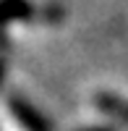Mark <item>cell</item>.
<instances>
[{"instance_id": "6da1fadb", "label": "cell", "mask_w": 128, "mask_h": 131, "mask_svg": "<svg viewBox=\"0 0 128 131\" xmlns=\"http://www.w3.org/2000/svg\"><path fill=\"white\" fill-rule=\"evenodd\" d=\"M8 113L13 115V121L21 126V131H52L47 118L29 100H24V97H18V94L8 97Z\"/></svg>"}, {"instance_id": "7a4b0ae2", "label": "cell", "mask_w": 128, "mask_h": 131, "mask_svg": "<svg viewBox=\"0 0 128 131\" xmlns=\"http://www.w3.org/2000/svg\"><path fill=\"white\" fill-rule=\"evenodd\" d=\"M34 16V5L29 0H3V24L10 26L16 21H29Z\"/></svg>"}, {"instance_id": "3957f363", "label": "cell", "mask_w": 128, "mask_h": 131, "mask_svg": "<svg viewBox=\"0 0 128 131\" xmlns=\"http://www.w3.org/2000/svg\"><path fill=\"white\" fill-rule=\"evenodd\" d=\"M94 102H97V107H99L102 113L115 115V118H120V121L128 123V100H123V97H118V94L99 92L97 97H94Z\"/></svg>"}, {"instance_id": "277c9868", "label": "cell", "mask_w": 128, "mask_h": 131, "mask_svg": "<svg viewBox=\"0 0 128 131\" xmlns=\"http://www.w3.org/2000/svg\"><path fill=\"white\" fill-rule=\"evenodd\" d=\"M79 131H115L112 126H89V128H79Z\"/></svg>"}]
</instances>
